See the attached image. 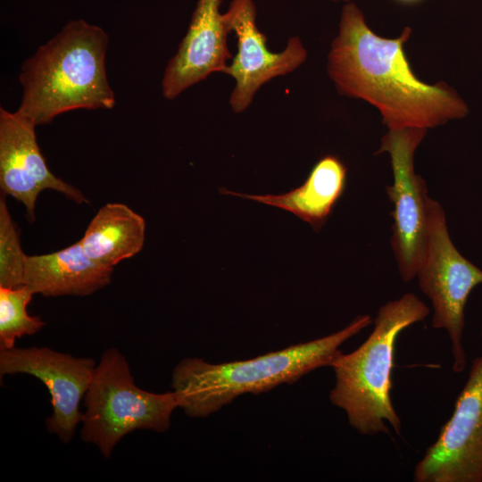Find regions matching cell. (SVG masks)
I'll use <instances>...</instances> for the list:
<instances>
[{"label":"cell","mask_w":482,"mask_h":482,"mask_svg":"<svg viewBox=\"0 0 482 482\" xmlns=\"http://www.w3.org/2000/svg\"><path fill=\"white\" fill-rule=\"evenodd\" d=\"M411 34L405 27L399 37H381L355 4H345L327 58L337 91L376 107L388 130H428L465 118L469 107L454 88L426 83L414 73L404 51Z\"/></svg>","instance_id":"6da1fadb"},{"label":"cell","mask_w":482,"mask_h":482,"mask_svg":"<svg viewBox=\"0 0 482 482\" xmlns=\"http://www.w3.org/2000/svg\"><path fill=\"white\" fill-rule=\"evenodd\" d=\"M369 315H359L330 335L245 361L209 363L185 358L172 372L178 405L192 418H205L244 394L265 393L292 384L316 369L331 367L340 346L367 328Z\"/></svg>","instance_id":"7a4b0ae2"},{"label":"cell","mask_w":482,"mask_h":482,"mask_svg":"<svg viewBox=\"0 0 482 482\" xmlns=\"http://www.w3.org/2000/svg\"><path fill=\"white\" fill-rule=\"evenodd\" d=\"M108 35L84 20L69 21L24 62L19 81L22 100L15 112L34 126L74 109H111L115 97L107 80Z\"/></svg>","instance_id":"3957f363"},{"label":"cell","mask_w":482,"mask_h":482,"mask_svg":"<svg viewBox=\"0 0 482 482\" xmlns=\"http://www.w3.org/2000/svg\"><path fill=\"white\" fill-rule=\"evenodd\" d=\"M428 313V307L412 293L387 302L379 308L368 338L333 362L336 381L329 400L360 434H389L386 423L400 434L401 419L390 395L395 342L403 330Z\"/></svg>","instance_id":"277c9868"},{"label":"cell","mask_w":482,"mask_h":482,"mask_svg":"<svg viewBox=\"0 0 482 482\" xmlns=\"http://www.w3.org/2000/svg\"><path fill=\"white\" fill-rule=\"evenodd\" d=\"M81 439L109 458L123 436L135 430L164 432L179 407L173 393H152L138 387L126 357L105 350L84 396Z\"/></svg>","instance_id":"5b68a950"},{"label":"cell","mask_w":482,"mask_h":482,"mask_svg":"<svg viewBox=\"0 0 482 482\" xmlns=\"http://www.w3.org/2000/svg\"><path fill=\"white\" fill-rule=\"evenodd\" d=\"M416 277L434 310L432 327L445 329L452 345L453 370L467 364L463 346L465 306L472 290L482 284V270L454 246L442 205L429 197L423 255Z\"/></svg>","instance_id":"8992f818"},{"label":"cell","mask_w":482,"mask_h":482,"mask_svg":"<svg viewBox=\"0 0 482 482\" xmlns=\"http://www.w3.org/2000/svg\"><path fill=\"white\" fill-rule=\"evenodd\" d=\"M427 131L388 130L377 152L390 157L393 183L386 187L393 204L390 242L399 273L406 282L416 277L425 246L429 196L426 182L415 172L414 154Z\"/></svg>","instance_id":"52a82bcc"},{"label":"cell","mask_w":482,"mask_h":482,"mask_svg":"<svg viewBox=\"0 0 482 482\" xmlns=\"http://www.w3.org/2000/svg\"><path fill=\"white\" fill-rule=\"evenodd\" d=\"M413 480L482 482V355L473 360L453 414L415 466Z\"/></svg>","instance_id":"ba28073f"},{"label":"cell","mask_w":482,"mask_h":482,"mask_svg":"<svg viewBox=\"0 0 482 482\" xmlns=\"http://www.w3.org/2000/svg\"><path fill=\"white\" fill-rule=\"evenodd\" d=\"M96 364L88 357H75L49 347L0 349V375L29 374L47 388L53 412L46 420L49 432L68 444L80 423L79 404Z\"/></svg>","instance_id":"9c48e42d"},{"label":"cell","mask_w":482,"mask_h":482,"mask_svg":"<svg viewBox=\"0 0 482 482\" xmlns=\"http://www.w3.org/2000/svg\"><path fill=\"white\" fill-rule=\"evenodd\" d=\"M224 18L229 31L236 35L237 46L226 72L236 82L229 105L234 112L241 113L264 84L295 71L306 61L308 54L298 37L288 38L283 51L270 52L265 34L256 24L253 0H232Z\"/></svg>","instance_id":"30bf717a"},{"label":"cell","mask_w":482,"mask_h":482,"mask_svg":"<svg viewBox=\"0 0 482 482\" xmlns=\"http://www.w3.org/2000/svg\"><path fill=\"white\" fill-rule=\"evenodd\" d=\"M35 127L16 112L0 109V187L24 204L32 221L36 201L44 189L62 193L79 204L88 203L80 190L50 171L37 145Z\"/></svg>","instance_id":"8fae6325"},{"label":"cell","mask_w":482,"mask_h":482,"mask_svg":"<svg viewBox=\"0 0 482 482\" xmlns=\"http://www.w3.org/2000/svg\"><path fill=\"white\" fill-rule=\"evenodd\" d=\"M222 0H198L191 21L175 55L169 61L162 80V93L174 99L193 85L215 72H227L232 58L228 47Z\"/></svg>","instance_id":"7c38bea8"},{"label":"cell","mask_w":482,"mask_h":482,"mask_svg":"<svg viewBox=\"0 0 482 482\" xmlns=\"http://www.w3.org/2000/svg\"><path fill=\"white\" fill-rule=\"evenodd\" d=\"M112 271L89 257L79 241L54 253L27 255L23 286L44 296H85L110 284Z\"/></svg>","instance_id":"4fadbf2b"},{"label":"cell","mask_w":482,"mask_h":482,"mask_svg":"<svg viewBox=\"0 0 482 482\" xmlns=\"http://www.w3.org/2000/svg\"><path fill=\"white\" fill-rule=\"evenodd\" d=\"M346 172V166L337 155L327 154L314 164L306 180L289 192L280 195H247L220 189V193L283 209L318 231L344 193Z\"/></svg>","instance_id":"5bb4252c"},{"label":"cell","mask_w":482,"mask_h":482,"mask_svg":"<svg viewBox=\"0 0 482 482\" xmlns=\"http://www.w3.org/2000/svg\"><path fill=\"white\" fill-rule=\"evenodd\" d=\"M145 236L141 215L126 204L110 203L98 210L79 243L94 261L113 268L142 250Z\"/></svg>","instance_id":"9a60e30c"},{"label":"cell","mask_w":482,"mask_h":482,"mask_svg":"<svg viewBox=\"0 0 482 482\" xmlns=\"http://www.w3.org/2000/svg\"><path fill=\"white\" fill-rule=\"evenodd\" d=\"M34 295L27 286L0 287V349L14 347L17 338L34 335L46 325L39 317L29 316L27 312Z\"/></svg>","instance_id":"2e32d148"},{"label":"cell","mask_w":482,"mask_h":482,"mask_svg":"<svg viewBox=\"0 0 482 482\" xmlns=\"http://www.w3.org/2000/svg\"><path fill=\"white\" fill-rule=\"evenodd\" d=\"M27 255L23 253L18 227L7 208L5 199L0 198V287L23 286Z\"/></svg>","instance_id":"e0dca14e"},{"label":"cell","mask_w":482,"mask_h":482,"mask_svg":"<svg viewBox=\"0 0 482 482\" xmlns=\"http://www.w3.org/2000/svg\"><path fill=\"white\" fill-rule=\"evenodd\" d=\"M398 1L404 2V3H412V2L419 1V0H398Z\"/></svg>","instance_id":"ac0fdd59"},{"label":"cell","mask_w":482,"mask_h":482,"mask_svg":"<svg viewBox=\"0 0 482 482\" xmlns=\"http://www.w3.org/2000/svg\"><path fill=\"white\" fill-rule=\"evenodd\" d=\"M334 1H343V2L348 3V2H350L351 0H334Z\"/></svg>","instance_id":"d6986e66"}]
</instances>
